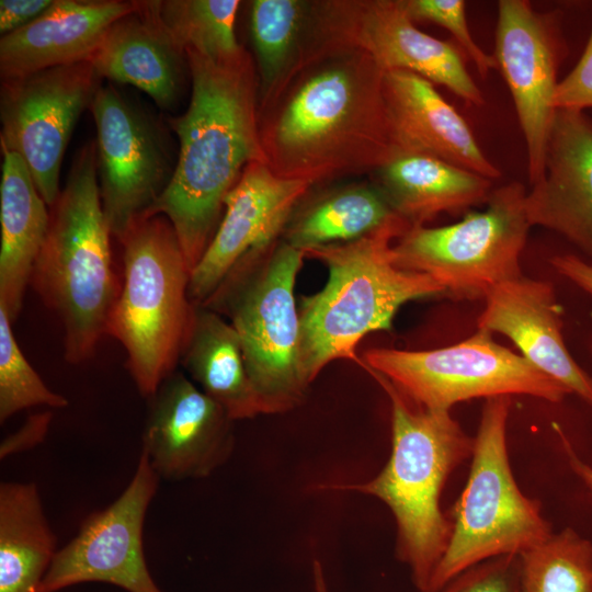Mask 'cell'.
Listing matches in <instances>:
<instances>
[{"label":"cell","mask_w":592,"mask_h":592,"mask_svg":"<svg viewBox=\"0 0 592 592\" xmlns=\"http://www.w3.org/2000/svg\"><path fill=\"white\" fill-rule=\"evenodd\" d=\"M311 186L278 177L265 162L248 164L225 197L217 230L191 272V301L204 304L234 269L267 255Z\"/></svg>","instance_id":"cell-15"},{"label":"cell","mask_w":592,"mask_h":592,"mask_svg":"<svg viewBox=\"0 0 592 592\" xmlns=\"http://www.w3.org/2000/svg\"><path fill=\"white\" fill-rule=\"evenodd\" d=\"M384 95L398 153L432 156L490 180L501 177L466 119L432 82L410 71L386 70Z\"/></svg>","instance_id":"cell-20"},{"label":"cell","mask_w":592,"mask_h":592,"mask_svg":"<svg viewBox=\"0 0 592 592\" xmlns=\"http://www.w3.org/2000/svg\"><path fill=\"white\" fill-rule=\"evenodd\" d=\"M56 537L32 482L0 485V592H38Z\"/></svg>","instance_id":"cell-27"},{"label":"cell","mask_w":592,"mask_h":592,"mask_svg":"<svg viewBox=\"0 0 592 592\" xmlns=\"http://www.w3.org/2000/svg\"><path fill=\"white\" fill-rule=\"evenodd\" d=\"M520 592H589L592 543L566 527L520 555Z\"/></svg>","instance_id":"cell-30"},{"label":"cell","mask_w":592,"mask_h":592,"mask_svg":"<svg viewBox=\"0 0 592 592\" xmlns=\"http://www.w3.org/2000/svg\"><path fill=\"white\" fill-rule=\"evenodd\" d=\"M555 429L558 433L561 446L563 448L570 468L592 493V466L585 463L577 454L562 430L559 426H556Z\"/></svg>","instance_id":"cell-38"},{"label":"cell","mask_w":592,"mask_h":592,"mask_svg":"<svg viewBox=\"0 0 592 592\" xmlns=\"http://www.w3.org/2000/svg\"><path fill=\"white\" fill-rule=\"evenodd\" d=\"M531 226L553 230L592 260V121L556 110L542 179L525 196Z\"/></svg>","instance_id":"cell-18"},{"label":"cell","mask_w":592,"mask_h":592,"mask_svg":"<svg viewBox=\"0 0 592 592\" xmlns=\"http://www.w3.org/2000/svg\"><path fill=\"white\" fill-rule=\"evenodd\" d=\"M184 53L191 101L183 114L169 119L180 144L178 161L143 218L169 219L192 272L217 230L225 197L248 164L266 160L259 132L258 76L249 52L230 61H214L191 48Z\"/></svg>","instance_id":"cell-2"},{"label":"cell","mask_w":592,"mask_h":592,"mask_svg":"<svg viewBox=\"0 0 592 592\" xmlns=\"http://www.w3.org/2000/svg\"><path fill=\"white\" fill-rule=\"evenodd\" d=\"M414 22H429L447 30L456 45L486 77L497 68L493 55L487 54L474 39L466 19V2L462 0H401Z\"/></svg>","instance_id":"cell-32"},{"label":"cell","mask_w":592,"mask_h":592,"mask_svg":"<svg viewBox=\"0 0 592 592\" xmlns=\"http://www.w3.org/2000/svg\"><path fill=\"white\" fill-rule=\"evenodd\" d=\"M320 1L254 0L250 33L259 110L266 106L311 54L319 37Z\"/></svg>","instance_id":"cell-26"},{"label":"cell","mask_w":592,"mask_h":592,"mask_svg":"<svg viewBox=\"0 0 592 592\" xmlns=\"http://www.w3.org/2000/svg\"><path fill=\"white\" fill-rule=\"evenodd\" d=\"M160 477L141 451L135 474L107 508L84 520L78 534L57 550L38 592H56L99 581L127 592H162L144 555L143 530Z\"/></svg>","instance_id":"cell-14"},{"label":"cell","mask_w":592,"mask_h":592,"mask_svg":"<svg viewBox=\"0 0 592 592\" xmlns=\"http://www.w3.org/2000/svg\"><path fill=\"white\" fill-rule=\"evenodd\" d=\"M519 555L481 561L462 571L434 592H520Z\"/></svg>","instance_id":"cell-33"},{"label":"cell","mask_w":592,"mask_h":592,"mask_svg":"<svg viewBox=\"0 0 592 592\" xmlns=\"http://www.w3.org/2000/svg\"><path fill=\"white\" fill-rule=\"evenodd\" d=\"M0 305L14 322L49 225V208L22 157L1 148Z\"/></svg>","instance_id":"cell-24"},{"label":"cell","mask_w":592,"mask_h":592,"mask_svg":"<svg viewBox=\"0 0 592 592\" xmlns=\"http://www.w3.org/2000/svg\"><path fill=\"white\" fill-rule=\"evenodd\" d=\"M510 408L509 396L486 399L468 479L453 508L452 534L428 592L487 559L520 556L554 533L539 503L513 477L506 446Z\"/></svg>","instance_id":"cell-8"},{"label":"cell","mask_w":592,"mask_h":592,"mask_svg":"<svg viewBox=\"0 0 592 592\" xmlns=\"http://www.w3.org/2000/svg\"><path fill=\"white\" fill-rule=\"evenodd\" d=\"M137 1L55 0L38 18L0 39L2 80L89 61L109 27Z\"/></svg>","instance_id":"cell-21"},{"label":"cell","mask_w":592,"mask_h":592,"mask_svg":"<svg viewBox=\"0 0 592 592\" xmlns=\"http://www.w3.org/2000/svg\"><path fill=\"white\" fill-rule=\"evenodd\" d=\"M259 132L269 168L310 185L374 172L398 153L384 70L364 52L326 39L259 110Z\"/></svg>","instance_id":"cell-1"},{"label":"cell","mask_w":592,"mask_h":592,"mask_svg":"<svg viewBox=\"0 0 592 592\" xmlns=\"http://www.w3.org/2000/svg\"><path fill=\"white\" fill-rule=\"evenodd\" d=\"M589 592H592V587H591V589H590V591H589Z\"/></svg>","instance_id":"cell-40"},{"label":"cell","mask_w":592,"mask_h":592,"mask_svg":"<svg viewBox=\"0 0 592 592\" xmlns=\"http://www.w3.org/2000/svg\"><path fill=\"white\" fill-rule=\"evenodd\" d=\"M100 78L132 84L160 107L178 101L184 83V50L159 19L153 1H137L105 32L90 60Z\"/></svg>","instance_id":"cell-22"},{"label":"cell","mask_w":592,"mask_h":592,"mask_svg":"<svg viewBox=\"0 0 592 592\" xmlns=\"http://www.w3.org/2000/svg\"><path fill=\"white\" fill-rule=\"evenodd\" d=\"M153 4L183 50L194 49L214 61H230L247 50L235 32L238 0H166Z\"/></svg>","instance_id":"cell-29"},{"label":"cell","mask_w":592,"mask_h":592,"mask_svg":"<svg viewBox=\"0 0 592 592\" xmlns=\"http://www.w3.org/2000/svg\"><path fill=\"white\" fill-rule=\"evenodd\" d=\"M360 365L384 375L417 407L433 411H449L475 398L526 395L560 402L570 395L482 329L436 350L373 348L363 353Z\"/></svg>","instance_id":"cell-10"},{"label":"cell","mask_w":592,"mask_h":592,"mask_svg":"<svg viewBox=\"0 0 592 592\" xmlns=\"http://www.w3.org/2000/svg\"><path fill=\"white\" fill-rule=\"evenodd\" d=\"M89 107L102 208L119 241L164 191L173 169L153 123L113 86H101Z\"/></svg>","instance_id":"cell-12"},{"label":"cell","mask_w":592,"mask_h":592,"mask_svg":"<svg viewBox=\"0 0 592 592\" xmlns=\"http://www.w3.org/2000/svg\"><path fill=\"white\" fill-rule=\"evenodd\" d=\"M373 173L394 212L411 226L486 203L492 192V180L422 153H398Z\"/></svg>","instance_id":"cell-23"},{"label":"cell","mask_w":592,"mask_h":592,"mask_svg":"<svg viewBox=\"0 0 592 592\" xmlns=\"http://www.w3.org/2000/svg\"><path fill=\"white\" fill-rule=\"evenodd\" d=\"M179 363L232 421L265 414L249 377L237 331L205 305L193 306Z\"/></svg>","instance_id":"cell-25"},{"label":"cell","mask_w":592,"mask_h":592,"mask_svg":"<svg viewBox=\"0 0 592 592\" xmlns=\"http://www.w3.org/2000/svg\"><path fill=\"white\" fill-rule=\"evenodd\" d=\"M312 578L315 592H329L322 563L317 559L312 562Z\"/></svg>","instance_id":"cell-39"},{"label":"cell","mask_w":592,"mask_h":592,"mask_svg":"<svg viewBox=\"0 0 592 592\" xmlns=\"http://www.w3.org/2000/svg\"><path fill=\"white\" fill-rule=\"evenodd\" d=\"M374 183H352L327 191L294 210L283 241L301 252L353 241L398 217Z\"/></svg>","instance_id":"cell-28"},{"label":"cell","mask_w":592,"mask_h":592,"mask_svg":"<svg viewBox=\"0 0 592 592\" xmlns=\"http://www.w3.org/2000/svg\"><path fill=\"white\" fill-rule=\"evenodd\" d=\"M485 300L478 329L508 337L524 358L592 406V378L567 350L551 284L522 275L494 286Z\"/></svg>","instance_id":"cell-19"},{"label":"cell","mask_w":592,"mask_h":592,"mask_svg":"<svg viewBox=\"0 0 592 592\" xmlns=\"http://www.w3.org/2000/svg\"><path fill=\"white\" fill-rule=\"evenodd\" d=\"M319 25L321 38L364 52L384 71H410L473 105L485 103L459 47L419 30L401 0L320 1Z\"/></svg>","instance_id":"cell-13"},{"label":"cell","mask_w":592,"mask_h":592,"mask_svg":"<svg viewBox=\"0 0 592 592\" xmlns=\"http://www.w3.org/2000/svg\"><path fill=\"white\" fill-rule=\"evenodd\" d=\"M53 2L52 0H1L0 33L3 36L25 26L43 14Z\"/></svg>","instance_id":"cell-36"},{"label":"cell","mask_w":592,"mask_h":592,"mask_svg":"<svg viewBox=\"0 0 592 592\" xmlns=\"http://www.w3.org/2000/svg\"><path fill=\"white\" fill-rule=\"evenodd\" d=\"M411 225L398 216L363 238L303 251L329 272L325 287L301 298L300 361L310 385L331 362L361 364L356 348L365 335L390 331L407 301L446 294L430 275L400 267L394 243Z\"/></svg>","instance_id":"cell-3"},{"label":"cell","mask_w":592,"mask_h":592,"mask_svg":"<svg viewBox=\"0 0 592 592\" xmlns=\"http://www.w3.org/2000/svg\"><path fill=\"white\" fill-rule=\"evenodd\" d=\"M101 79L90 61L2 80L1 148L18 152L48 207L56 202L65 150Z\"/></svg>","instance_id":"cell-11"},{"label":"cell","mask_w":592,"mask_h":592,"mask_svg":"<svg viewBox=\"0 0 592 592\" xmlns=\"http://www.w3.org/2000/svg\"><path fill=\"white\" fill-rule=\"evenodd\" d=\"M554 107L582 112L592 107V30L581 58L557 84Z\"/></svg>","instance_id":"cell-34"},{"label":"cell","mask_w":592,"mask_h":592,"mask_svg":"<svg viewBox=\"0 0 592 592\" xmlns=\"http://www.w3.org/2000/svg\"><path fill=\"white\" fill-rule=\"evenodd\" d=\"M364 369L390 401L391 453L373 479L333 488L375 497L390 509L397 524V556L410 568L417 589L428 592L452 534L441 493L452 471L471 456L474 437L449 411L417 407L384 375Z\"/></svg>","instance_id":"cell-4"},{"label":"cell","mask_w":592,"mask_h":592,"mask_svg":"<svg viewBox=\"0 0 592 592\" xmlns=\"http://www.w3.org/2000/svg\"><path fill=\"white\" fill-rule=\"evenodd\" d=\"M560 42L556 19L526 0H500L494 58L513 99L527 152L531 185L544 174L555 115Z\"/></svg>","instance_id":"cell-16"},{"label":"cell","mask_w":592,"mask_h":592,"mask_svg":"<svg viewBox=\"0 0 592 592\" xmlns=\"http://www.w3.org/2000/svg\"><path fill=\"white\" fill-rule=\"evenodd\" d=\"M231 422L219 403L174 371L149 398L141 451L160 478H203L229 458Z\"/></svg>","instance_id":"cell-17"},{"label":"cell","mask_w":592,"mask_h":592,"mask_svg":"<svg viewBox=\"0 0 592 592\" xmlns=\"http://www.w3.org/2000/svg\"><path fill=\"white\" fill-rule=\"evenodd\" d=\"M5 309L0 305V422L21 410L47 406L64 408L68 400L50 390L26 361L15 340Z\"/></svg>","instance_id":"cell-31"},{"label":"cell","mask_w":592,"mask_h":592,"mask_svg":"<svg viewBox=\"0 0 592 592\" xmlns=\"http://www.w3.org/2000/svg\"><path fill=\"white\" fill-rule=\"evenodd\" d=\"M591 352H592V348H591Z\"/></svg>","instance_id":"cell-41"},{"label":"cell","mask_w":592,"mask_h":592,"mask_svg":"<svg viewBox=\"0 0 592 592\" xmlns=\"http://www.w3.org/2000/svg\"><path fill=\"white\" fill-rule=\"evenodd\" d=\"M48 208V230L30 285L59 317L65 360L77 365L93 356L121 288L100 197L95 141L76 153L66 185Z\"/></svg>","instance_id":"cell-5"},{"label":"cell","mask_w":592,"mask_h":592,"mask_svg":"<svg viewBox=\"0 0 592 592\" xmlns=\"http://www.w3.org/2000/svg\"><path fill=\"white\" fill-rule=\"evenodd\" d=\"M553 267L567 280L592 297V263L573 254L557 255L550 259Z\"/></svg>","instance_id":"cell-37"},{"label":"cell","mask_w":592,"mask_h":592,"mask_svg":"<svg viewBox=\"0 0 592 592\" xmlns=\"http://www.w3.org/2000/svg\"><path fill=\"white\" fill-rule=\"evenodd\" d=\"M304 253L280 241L263 259L236 267L202 305L237 331L265 414L296 408L308 388L300 361L295 284Z\"/></svg>","instance_id":"cell-7"},{"label":"cell","mask_w":592,"mask_h":592,"mask_svg":"<svg viewBox=\"0 0 592 592\" xmlns=\"http://www.w3.org/2000/svg\"><path fill=\"white\" fill-rule=\"evenodd\" d=\"M119 242L123 282L105 334L123 345L129 375L149 399L179 364L194 306L191 271L163 215L139 219Z\"/></svg>","instance_id":"cell-6"},{"label":"cell","mask_w":592,"mask_h":592,"mask_svg":"<svg viewBox=\"0 0 592 592\" xmlns=\"http://www.w3.org/2000/svg\"><path fill=\"white\" fill-rule=\"evenodd\" d=\"M53 414L49 411L30 415L22 426L7 436L0 445L1 459L11 454L34 447L45 439Z\"/></svg>","instance_id":"cell-35"},{"label":"cell","mask_w":592,"mask_h":592,"mask_svg":"<svg viewBox=\"0 0 592 592\" xmlns=\"http://www.w3.org/2000/svg\"><path fill=\"white\" fill-rule=\"evenodd\" d=\"M521 182L492 190L487 206L442 227L410 226L394 243L396 263L424 273L446 295L475 299L522 276L520 257L532 227Z\"/></svg>","instance_id":"cell-9"}]
</instances>
